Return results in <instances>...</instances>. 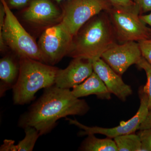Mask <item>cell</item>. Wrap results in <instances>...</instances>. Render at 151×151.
I'll list each match as a JSON object with an SVG mask.
<instances>
[{"label": "cell", "instance_id": "18", "mask_svg": "<svg viewBox=\"0 0 151 151\" xmlns=\"http://www.w3.org/2000/svg\"><path fill=\"white\" fill-rule=\"evenodd\" d=\"M136 65L144 69L147 75V83L143 87V90L148 97L149 110L151 111V64L142 56Z\"/></svg>", "mask_w": 151, "mask_h": 151}, {"label": "cell", "instance_id": "7", "mask_svg": "<svg viewBox=\"0 0 151 151\" xmlns=\"http://www.w3.org/2000/svg\"><path fill=\"white\" fill-rule=\"evenodd\" d=\"M140 104L139 110L134 116L126 122L121 123L119 126L112 128H105L98 127H89L81 124L76 119L66 118L69 124L73 125L82 130L79 132V136H84L90 134H100L113 139L121 135L132 134L139 129L140 127L145 122L148 115L149 99L147 95L143 89L139 92Z\"/></svg>", "mask_w": 151, "mask_h": 151}, {"label": "cell", "instance_id": "8", "mask_svg": "<svg viewBox=\"0 0 151 151\" xmlns=\"http://www.w3.org/2000/svg\"><path fill=\"white\" fill-rule=\"evenodd\" d=\"M118 38L124 42L149 39L151 29L140 18L139 14L112 8L108 11Z\"/></svg>", "mask_w": 151, "mask_h": 151}, {"label": "cell", "instance_id": "5", "mask_svg": "<svg viewBox=\"0 0 151 151\" xmlns=\"http://www.w3.org/2000/svg\"><path fill=\"white\" fill-rule=\"evenodd\" d=\"M112 8L106 0H68L61 22L74 37L86 22L102 11L108 12Z\"/></svg>", "mask_w": 151, "mask_h": 151}, {"label": "cell", "instance_id": "24", "mask_svg": "<svg viewBox=\"0 0 151 151\" xmlns=\"http://www.w3.org/2000/svg\"><path fill=\"white\" fill-rule=\"evenodd\" d=\"M151 128V111H149L148 115L145 122L140 127L139 130L146 129Z\"/></svg>", "mask_w": 151, "mask_h": 151}, {"label": "cell", "instance_id": "4", "mask_svg": "<svg viewBox=\"0 0 151 151\" xmlns=\"http://www.w3.org/2000/svg\"><path fill=\"white\" fill-rule=\"evenodd\" d=\"M1 1L5 12L4 22L0 32L1 50L6 45L20 58H27L45 63L38 44L22 26L5 0Z\"/></svg>", "mask_w": 151, "mask_h": 151}, {"label": "cell", "instance_id": "26", "mask_svg": "<svg viewBox=\"0 0 151 151\" xmlns=\"http://www.w3.org/2000/svg\"><path fill=\"white\" fill-rule=\"evenodd\" d=\"M55 1H56L58 3H60V2L62 1H64V0H55Z\"/></svg>", "mask_w": 151, "mask_h": 151}, {"label": "cell", "instance_id": "21", "mask_svg": "<svg viewBox=\"0 0 151 151\" xmlns=\"http://www.w3.org/2000/svg\"><path fill=\"white\" fill-rule=\"evenodd\" d=\"M142 56L151 64V39L138 42Z\"/></svg>", "mask_w": 151, "mask_h": 151}, {"label": "cell", "instance_id": "14", "mask_svg": "<svg viewBox=\"0 0 151 151\" xmlns=\"http://www.w3.org/2000/svg\"><path fill=\"white\" fill-rule=\"evenodd\" d=\"M20 63L18 64L10 57L0 60V94L1 97L7 90L13 89L16 84L19 73Z\"/></svg>", "mask_w": 151, "mask_h": 151}, {"label": "cell", "instance_id": "3", "mask_svg": "<svg viewBox=\"0 0 151 151\" xmlns=\"http://www.w3.org/2000/svg\"><path fill=\"white\" fill-rule=\"evenodd\" d=\"M19 73L13 88L15 104L24 105L31 102L40 89L55 85L56 68L27 58L20 57Z\"/></svg>", "mask_w": 151, "mask_h": 151}, {"label": "cell", "instance_id": "25", "mask_svg": "<svg viewBox=\"0 0 151 151\" xmlns=\"http://www.w3.org/2000/svg\"><path fill=\"white\" fill-rule=\"evenodd\" d=\"M140 18L145 24H147L151 27V12L149 14L139 16Z\"/></svg>", "mask_w": 151, "mask_h": 151}, {"label": "cell", "instance_id": "1", "mask_svg": "<svg viewBox=\"0 0 151 151\" xmlns=\"http://www.w3.org/2000/svg\"><path fill=\"white\" fill-rule=\"evenodd\" d=\"M45 89L39 99L20 118L19 127H34L42 136L51 132L60 119L84 116L89 110L86 101L75 97L70 89L55 85Z\"/></svg>", "mask_w": 151, "mask_h": 151}, {"label": "cell", "instance_id": "6", "mask_svg": "<svg viewBox=\"0 0 151 151\" xmlns=\"http://www.w3.org/2000/svg\"><path fill=\"white\" fill-rule=\"evenodd\" d=\"M73 37L61 22L46 29L38 43L45 63L54 65L68 55L73 44Z\"/></svg>", "mask_w": 151, "mask_h": 151}, {"label": "cell", "instance_id": "10", "mask_svg": "<svg viewBox=\"0 0 151 151\" xmlns=\"http://www.w3.org/2000/svg\"><path fill=\"white\" fill-rule=\"evenodd\" d=\"M93 71L92 60L75 58L64 69H58L55 85L62 89H70L84 82Z\"/></svg>", "mask_w": 151, "mask_h": 151}, {"label": "cell", "instance_id": "13", "mask_svg": "<svg viewBox=\"0 0 151 151\" xmlns=\"http://www.w3.org/2000/svg\"><path fill=\"white\" fill-rule=\"evenodd\" d=\"M72 89V93L78 98L95 95L102 100L111 98V93L101 78L94 72L84 82Z\"/></svg>", "mask_w": 151, "mask_h": 151}, {"label": "cell", "instance_id": "9", "mask_svg": "<svg viewBox=\"0 0 151 151\" xmlns=\"http://www.w3.org/2000/svg\"><path fill=\"white\" fill-rule=\"evenodd\" d=\"M142 56L138 42L129 41L122 45L114 44L101 58L114 71L122 75L131 65L137 64Z\"/></svg>", "mask_w": 151, "mask_h": 151}, {"label": "cell", "instance_id": "15", "mask_svg": "<svg viewBox=\"0 0 151 151\" xmlns=\"http://www.w3.org/2000/svg\"><path fill=\"white\" fill-rule=\"evenodd\" d=\"M25 137L17 145H14V141L6 139L3 145V148L6 151H32L35 143L40 136L34 127H27L24 128Z\"/></svg>", "mask_w": 151, "mask_h": 151}, {"label": "cell", "instance_id": "23", "mask_svg": "<svg viewBox=\"0 0 151 151\" xmlns=\"http://www.w3.org/2000/svg\"><path fill=\"white\" fill-rule=\"evenodd\" d=\"M30 0H7L8 4L14 8L24 6L29 2Z\"/></svg>", "mask_w": 151, "mask_h": 151}, {"label": "cell", "instance_id": "12", "mask_svg": "<svg viewBox=\"0 0 151 151\" xmlns=\"http://www.w3.org/2000/svg\"><path fill=\"white\" fill-rule=\"evenodd\" d=\"M23 16L28 22L42 25L51 23L62 17L60 12L50 0H33Z\"/></svg>", "mask_w": 151, "mask_h": 151}, {"label": "cell", "instance_id": "11", "mask_svg": "<svg viewBox=\"0 0 151 151\" xmlns=\"http://www.w3.org/2000/svg\"><path fill=\"white\" fill-rule=\"evenodd\" d=\"M92 61L93 71L101 78L111 94L125 101L132 94V88L122 80L119 74L112 69L101 58Z\"/></svg>", "mask_w": 151, "mask_h": 151}, {"label": "cell", "instance_id": "16", "mask_svg": "<svg viewBox=\"0 0 151 151\" xmlns=\"http://www.w3.org/2000/svg\"><path fill=\"white\" fill-rule=\"evenodd\" d=\"M83 141L80 150L85 151H119L116 142L112 138L99 139L94 134L87 135Z\"/></svg>", "mask_w": 151, "mask_h": 151}, {"label": "cell", "instance_id": "19", "mask_svg": "<svg viewBox=\"0 0 151 151\" xmlns=\"http://www.w3.org/2000/svg\"><path fill=\"white\" fill-rule=\"evenodd\" d=\"M112 8L121 10L132 12L139 14L140 12L139 8L133 0H106Z\"/></svg>", "mask_w": 151, "mask_h": 151}, {"label": "cell", "instance_id": "2", "mask_svg": "<svg viewBox=\"0 0 151 151\" xmlns=\"http://www.w3.org/2000/svg\"><path fill=\"white\" fill-rule=\"evenodd\" d=\"M97 15L78 32L73 40L68 55L73 58L91 60L101 58L115 42V35L110 19L106 15Z\"/></svg>", "mask_w": 151, "mask_h": 151}, {"label": "cell", "instance_id": "22", "mask_svg": "<svg viewBox=\"0 0 151 151\" xmlns=\"http://www.w3.org/2000/svg\"><path fill=\"white\" fill-rule=\"evenodd\" d=\"M140 11L142 12L151 11V0H133Z\"/></svg>", "mask_w": 151, "mask_h": 151}, {"label": "cell", "instance_id": "17", "mask_svg": "<svg viewBox=\"0 0 151 151\" xmlns=\"http://www.w3.org/2000/svg\"><path fill=\"white\" fill-rule=\"evenodd\" d=\"M113 139L119 151H142V142L137 134L121 135Z\"/></svg>", "mask_w": 151, "mask_h": 151}, {"label": "cell", "instance_id": "20", "mask_svg": "<svg viewBox=\"0 0 151 151\" xmlns=\"http://www.w3.org/2000/svg\"><path fill=\"white\" fill-rule=\"evenodd\" d=\"M137 134L142 142V151H151V128L140 130Z\"/></svg>", "mask_w": 151, "mask_h": 151}]
</instances>
